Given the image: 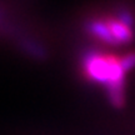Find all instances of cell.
Wrapping results in <instances>:
<instances>
[{"label": "cell", "mask_w": 135, "mask_h": 135, "mask_svg": "<svg viewBox=\"0 0 135 135\" xmlns=\"http://www.w3.org/2000/svg\"><path fill=\"white\" fill-rule=\"evenodd\" d=\"M88 31L91 33L95 38L100 39V40L105 41V43L114 44L113 38H111L110 33H109V30L106 28L104 20H93V21H90L88 24Z\"/></svg>", "instance_id": "3"}, {"label": "cell", "mask_w": 135, "mask_h": 135, "mask_svg": "<svg viewBox=\"0 0 135 135\" xmlns=\"http://www.w3.org/2000/svg\"><path fill=\"white\" fill-rule=\"evenodd\" d=\"M120 63L125 73L131 70L133 68H135V53H128L124 55L123 58H120Z\"/></svg>", "instance_id": "4"}, {"label": "cell", "mask_w": 135, "mask_h": 135, "mask_svg": "<svg viewBox=\"0 0 135 135\" xmlns=\"http://www.w3.org/2000/svg\"><path fill=\"white\" fill-rule=\"evenodd\" d=\"M84 71L88 79L106 85L108 97L114 105H123L125 71L120 58L108 54H89L84 59Z\"/></svg>", "instance_id": "1"}, {"label": "cell", "mask_w": 135, "mask_h": 135, "mask_svg": "<svg viewBox=\"0 0 135 135\" xmlns=\"http://www.w3.org/2000/svg\"><path fill=\"white\" fill-rule=\"evenodd\" d=\"M105 25L114 44H125L133 39V30H131V18L129 14H121L119 18L105 19Z\"/></svg>", "instance_id": "2"}]
</instances>
